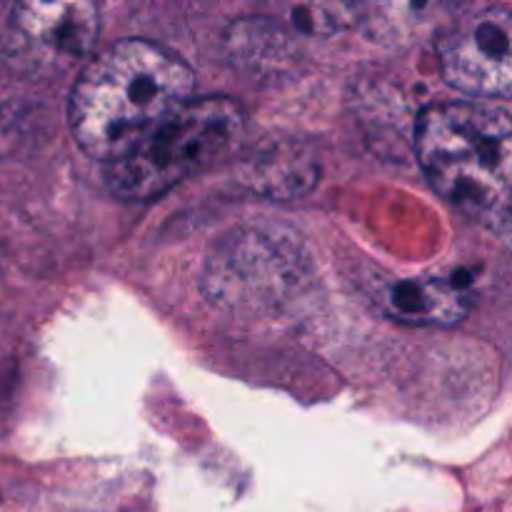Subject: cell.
I'll return each mask as SVG.
<instances>
[{
	"label": "cell",
	"mask_w": 512,
	"mask_h": 512,
	"mask_svg": "<svg viewBox=\"0 0 512 512\" xmlns=\"http://www.w3.org/2000/svg\"><path fill=\"white\" fill-rule=\"evenodd\" d=\"M443 78L478 98H508L512 88V13L485 8L450 23L438 38Z\"/></svg>",
	"instance_id": "cell-5"
},
{
	"label": "cell",
	"mask_w": 512,
	"mask_h": 512,
	"mask_svg": "<svg viewBox=\"0 0 512 512\" xmlns=\"http://www.w3.org/2000/svg\"><path fill=\"white\" fill-rule=\"evenodd\" d=\"M100 33L98 5L85 0L18 3L5 28V63L23 78L50 80L88 58Z\"/></svg>",
	"instance_id": "cell-4"
},
{
	"label": "cell",
	"mask_w": 512,
	"mask_h": 512,
	"mask_svg": "<svg viewBox=\"0 0 512 512\" xmlns=\"http://www.w3.org/2000/svg\"><path fill=\"white\" fill-rule=\"evenodd\" d=\"M245 133V113L225 95L188 100L105 168V185L120 200H155L230 153Z\"/></svg>",
	"instance_id": "cell-3"
},
{
	"label": "cell",
	"mask_w": 512,
	"mask_h": 512,
	"mask_svg": "<svg viewBox=\"0 0 512 512\" xmlns=\"http://www.w3.org/2000/svg\"><path fill=\"white\" fill-rule=\"evenodd\" d=\"M245 180L255 190L273 198H298L308 193L318 180L315 160L298 145L280 143L268 145L260 150L250 163L245 165Z\"/></svg>",
	"instance_id": "cell-7"
},
{
	"label": "cell",
	"mask_w": 512,
	"mask_h": 512,
	"mask_svg": "<svg viewBox=\"0 0 512 512\" xmlns=\"http://www.w3.org/2000/svg\"><path fill=\"white\" fill-rule=\"evenodd\" d=\"M193 73L180 55L150 40L100 50L70 93V130L88 158L115 163L188 103Z\"/></svg>",
	"instance_id": "cell-1"
},
{
	"label": "cell",
	"mask_w": 512,
	"mask_h": 512,
	"mask_svg": "<svg viewBox=\"0 0 512 512\" xmlns=\"http://www.w3.org/2000/svg\"><path fill=\"white\" fill-rule=\"evenodd\" d=\"M415 153L430 185L468 218L508 233L512 128L488 103H440L420 113Z\"/></svg>",
	"instance_id": "cell-2"
},
{
	"label": "cell",
	"mask_w": 512,
	"mask_h": 512,
	"mask_svg": "<svg viewBox=\"0 0 512 512\" xmlns=\"http://www.w3.org/2000/svg\"><path fill=\"white\" fill-rule=\"evenodd\" d=\"M388 313L413 325H453L473 305L468 280L415 278L400 280L385 295Z\"/></svg>",
	"instance_id": "cell-6"
}]
</instances>
